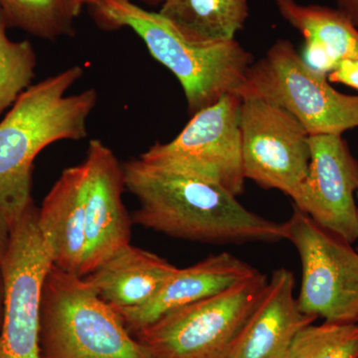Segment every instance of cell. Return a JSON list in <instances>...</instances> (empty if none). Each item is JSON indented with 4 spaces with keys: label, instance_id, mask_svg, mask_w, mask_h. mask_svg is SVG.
<instances>
[{
    "label": "cell",
    "instance_id": "26",
    "mask_svg": "<svg viewBox=\"0 0 358 358\" xmlns=\"http://www.w3.org/2000/svg\"><path fill=\"white\" fill-rule=\"evenodd\" d=\"M150 1H152V2H164V0H150Z\"/></svg>",
    "mask_w": 358,
    "mask_h": 358
},
{
    "label": "cell",
    "instance_id": "16",
    "mask_svg": "<svg viewBox=\"0 0 358 358\" xmlns=\"http://www.w3.org/2000/svg\"><path fill=\"white\" fill-rule=\"evenodd\" d=\"M176 268L157 254L129 244L83 278L106 303L121 313L147 305Z\"/></svg>",
    "mask_w": 358,
    "mask_h": 358
},
{
    "label": "cell",
    "instance_id": "24",
    "mask_svg": "<svg viewBox=\"0 0 358 358\" xmlns=\"http://www.w3.org/2000/svg\"><path fill=\"white\" fill-rule=\"evenodd\" d=\"M339 10L352 21L358 29V0H336Z\"/></svg>",
    "mask_w": 358,
    "mask_h": 358
},
{
    "label": "cell",
    "instance_id": "3",
    "mask_svg": "<svg viewBox=\"0 0 358 358\" xmlns=\"http://www.w3.org/2000/svg\"><path fill=\"white\" fill-rule=\"evenodd\" d=\"M89 4L103 24L128 27L141 37L150 55L182 86L192 115L243 89L254 62L236 40L196 41L182 34L159 13L145 10L129 0H92Z\"/></svg>",
    "mask_w": 358,
    "mask_h": 358
},
{
    "label": "cell",
    "instance_id": "22",
    "mask_svg": "<svg viewBox=\"0 0 358 358\" xmlns=\"http://www.w3.org/2000/svg\"><path fill=\"white\" fill-rule=\"evenodd\" d=\"M329 81L341 83L358 91V58L341 61L333 72L329 73Z\"/></svg>",
    "mask_w": 358,
    "mask_h": 358
},
{
    "label": "cell",
    "instance_id": "4",
    "mask_svg": "<svg viewBox=\"0 0 358 358\" xmlns=\"http://www.w3.org/2000/svg\"><path fill=\"white\" fill-rule=\"evenodd\" d=\"M40 358H154L84 278L52 266L40 306Z\"/></svg>",
    "mask_w": 358,
    "mask_h": 358
},
{
    "label": "cell",
    "instance_id": "9",
    "mask_svg": "<svg viewBox=\"0 0 358 358\" xmlns=\"http://www.w3.org/2000/svg\"><path fill=\"white\" fill-rule=\"evenodd\" d=\"M37 215L33 204L11 226L8 250L0 264L4 282L0 358H40L42 289L53 263Z\"/></svg>",
    "mask_w": 358,
    "mask_h": 358
},
{
    "label": "cell",
    "instance_id": "11",
    "mask_svg": "<svg viewBox=\"0 0 358 358\" xmlns=\"http://www.w3.org/2000/svg\"><path fill=\"white\" fill-rule=\"evenodd\" d=\"M306 178L291 199L294 207L350 244L358 240V162L341 134L310 136Z\"/></svg>",
    "mask_w": 358,
    "mask_h": 358
},
{
    "label": "cell",
    "instance_id": "20",
    "mask_svg": "<svg viewBox=\"0 0 358 358\" xmlns=\"http://www.w3.org/2000/svg\"><path fill=\"white\" fill-rule=\"evenodd\" d=\"M285 358H358V322L308 324L296 334Z\"/></svg>",
    "mask_w": 358,
    "mask_h": 358
},
{
    "label": "cell",
    "instance_id": "17",
    "mask_svg": "<svg viewBox=\"0 0 358 358\" xmlns=\"http://www.w3.org/2000/svg\"><path fill=\"white\" fill-rule=\"evenodd\" d=\"M159 13L196 41L235 40L249 16L248 0H164Z\"/></svg>",
    "mask_w": 358,
    "mask_h": 358
},
{
    "label": "cell",
    "instance_id": "14",
    "mask_svg": "<svg viewBox=\"0 0 358 358\" xmlns=\"http://www.w3.org/2000/svg\"><path fill=\"white\" fill-rule=\"evenodd\" d=\"M256 272V268L229 252L212 254L189 267L176 268L147 305L117 313L134 334L166 313L220 293Z\"/></svg>",
    "mask_w": 358,
    "mask_h": 358
},
{
    "label": "cell",
    "instance_id": "23",
    "mask_svg": "<svg viewBox=\"0 0 358 358\" xmlns=\"http://www.w3.org/2000/svg\"><path fill=\"white\" fill-rule=\"evenodd\" d=\"M10 230L8 221L0 210V264L6 258L9 242H10Z\"/></svg>",
    "mask_w": 358,
    "mask_h": 358
},
{
    "label": "cell",
    "instance_id": "27",
    "mask_svg": "<svg viewBox=\"0 0 358 358\" xmlns=\"http://www.w3.org/2000/svg\"><path fill=\"white\" fill-rule=\"evenodd\" d=\"M85 1H86V4H89L90 2L92 1V0H85Z\"/></svg>",
    "mask_w": 358,
    "mask_h": 358
},
{
    "label": "cell",
    "instance_id": "18",
    "mask_svg": "<svg viewBox=\"0 0 358 358\" xmlns=\"http://www.w3.org/2000/svg\"><path fill=\"white\" fill-rule=\"evenodd\" d=\"M280 14L301 33L305 41L324 48L339 64L346 59L358 58V29L338 8L303 6L296 0H275Z\"/></svg>",
    "mask_w": 358,
    "mask_h": 358
},
{
    "label": "cell",
    "instance_id": "28",
    "mask_svg": "<svg viewBox=\"0 0 358 358\" xmlns=\"http://www.w3.org/2000/svg\"><path fill=\"white\" fill-rule=\"evenodd\" d=\"M357 199H358V190H357ZM357 212H358V205H357Z\"/></svg>",
    "mask_w": 358,
    "mask_h": 358
},
{
    "label": "cell",
    "instance_id": "10",
    "mask_svg": "<svg viewBox=\"0 0 358 358\" xmlns=\"http://www.w3.org/2000/svg\"><path fill=\"white\" fill-rule=\"evenodd\" d=\"M240 131L244 176L291 196L307 176L310 134L293 115L242 89Z\"/></svg>",
    "mask_w": 358,
    "mask_h": 358
},
{
    "label": "cell",
    "instance_id": "2",
    "mask_svg": "<svg viewBox=\"0 0 358 358\" xmlns=\"http://www.w3.org/2000/svg\"><path fill=\"white\" fill-rule=\"evenodd\" d=\"M81 66L31 85L0 122V210L13 225L32 206L33 162L45 148L88 136L98 102L95 89L67 95L83 76Z\"/></svg>",
    "mask_w": 358,
    "mask_h": 358
},
{
    "label": "cell",
    "instance_id": "13",
    "mask_svg": "<svg viewBox=\"0 0 358 358\" xmlns=\"http://www.w3.org/2000/svg\"><path fill=\"white\" fill-rule=\"evenodd\" d=\"M288 268L273 272L262 298L233 345L229 358H285L296 334L317 317L306 315L294 298Z\"/></svg>",
    "mask_w": 358,
    "mask_h": 358
},
{
    "label": "cell",
    "instance_id": "5",
    "mask_svg": "<svg viewBox=\"0 0 358 358\" xmlns=\"http://www.w3.org/2000/svg\"><path fill=\"white\" fill-rule=\"evenodd\" d=\"M267 282L257 271L220 293L166 313L133 336L154 358H229Z\"/></svg>",
    "mask_w": 358,
    "mask_h": 358
},
{
    "label": "cell",
    "instance_id": "8",
    "mask_svg": "<svg viewBox=\"0 0 358 358\" xmlns=\"http://www.w3.org/2000/svg\"><path fill=\"white\" fill-rule=\"evenodd\" d=\"M286 240L298 251L301 312L329 322H358V253L294 207Z\"/></svg>",
    "mask_w": 358,
    "mask_h": 358
},
{
    "label": "cell",
    "instance_id": "21",
    "mask_svg": "<svg viewBox=\"0 0 358 358\" xmlns=\"http://www.w3.org/2000/svg\"><path fill=\"white\" fill-rule=\"evenodd\" d=\"M6 28L0 14V115L31 86L37 63L31 42L13 41Z\"/></svg>",
    "mask_w": 358,
    "mask_h": 358
},
{
    "label": "cell",
    "instance_id": "19",
    "mask_svg": "<svg viewBox=\"0 0 358 358\" xmlns=\"http://www.w3.org/2000/svg\"><path fill=\"white\" fill-rule=\"evenodd\" d=\"M85 4V0H0V14L7 27L55 40L74 35L75 21Z\"/></svg>",
    "mask_w": 358,
    "mask_h": 358
},
{
    "label": "cell",
    "instance_id": "1",
    "mask_svg": "<svg viewBox=\"0 0 358 358\" xmlns=\"http://www.w3.org/2000/svg\"><path fill=\"white\" fill-rule=\"evenodd\" d=\"M124 187L136 197V225L187 241L243 244L286 240L285 222L254 213L213 183L150 166L122 164Z\"/></svg>",
    "mask_w": 358,
    "mask_h": 358
},
{
    "label": "cell",
    "instance_id": "12",
    "mask_svg": "<svg viewBox=\"0 0 358 358\" xmlns=\"http://www.w3.org/2000/svg\"><path fill=\"white\" fill-rule=\"evenodd\" d=\"M85 169V252L81 277L100 267L131 241V216L122 202L124 169L100 140L90 141Z\"/></svg>",
    "mask_w": 358,
    "mask_h": 358
},
{
    "label": "cell",
    "instance_id": "15",
    "mask_svg": "<svg viewBox=\"0 0 358 358\" xmlns=\"http://www.w3.org/2000/svg\"><path fill=\"white\" fill-rule=\"evenodd\" d=\"M85 169L67 167L38 209L37 225L53 266L81 277L85 252Z\"/></svg>",
    "mask_w": 358,
    "mask_h": 358
},
{
    "label": "cell",
    "instance_id": "7",
    "mask_svg": "<svg viewBox=\"0 0 358 358\" xmlns=\"http://www.w3.org/2000/svg\"><path fill=\"white\" fill-rule=\"evenodd\" d=\"M241 96H224L192 115L169 143H157L138 159L150 166L219 185L234 196L246 180L239 117Z\"/></svg>",
    "mask_w": 358,
    "mask_h": 358
},
{
    "label": "cell",
    "instance_id": "6",
    "mask_svg": "<svg viewBox=\"0 0 358 358\" xmlns=\"http://www.w3.org/2000/svg\"><path fill=\"white\" fill-rule=\"evenodd\" d=\"M243 88L286 110L310 136L343 134L358 127V96L333 88L289 40H277L250 66Z\"/></svg>",
    "mask_w": 358,
    "mask_h": 358
},
{
    "label": "cell",
    "instance_id": "25",
    "mask_svg": "<svg viewBox=\"0 0 358 358\" xmlns=\"http://www.w3.org/2000/svg\"><path fill=\"white\" fill-rule=\"evenodd\" d=\"M4 310V282L2 275L1 268H0V329H1L2 320H3Z\"/></svg>",
    "mask_w": 358,
    "mask_h": 358
}]
</instances>
